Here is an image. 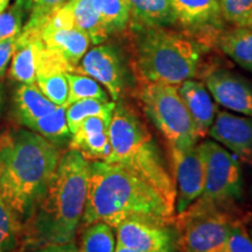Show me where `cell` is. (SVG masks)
Masks as SVG:
<instances>
[{"label": "cell", "mask_w": 252, "mask_h": 252, "mask_svg": "<svg viewBox=\"0 0 252 252\" xmlns=\"http://www.w3.org/2000/svg\"><path fill=\"white\" fill-rule=\"evenodd\" d=\"M249 231H250V235H251V237H252V228H251L250 230H249Z\"/></svg>", "instance_id": "37"}, {"label": "cell", "mask_w": 252, "mask_h": 252, "mask_svg": "<svg viewBox=\"0 0 252 252\" xmlns=\"http://www.w3.org/2000/svg\"><path fill=\"white\" fill-rule=\"evenodd\" d=\"M74 72L93 77L106 88L113 102L118 100L126 88V69L121 55L111 46H97L86 53Z\"/></svg>", "instance_id": "10"}, {"label": "cell", "mask_w": 252, "mask_h": 252, "mask_svg": "<svg viewBox=\"0 0 252 252\" xmlns=\"http://www.w3.org/2000/svg\"><path fill=\"white\" fill-rule=\"evenodd\" d=\"M208 133L239 160L252 165V117L219 111Z\"/></svg>", "instance_id": "13"}, {"label": "cell", "mask_w": 252, "mask_h": 252, "mask_svg": "<svg viewBox=\"0 0 252 252\" xmlns=\"http://www.w3.org/2000/svg\"><path fill=\"white\" fill-rule=\"evenodd\" d=\"M171 252H174V251H171Z\"/></svg>", "instance_id": "40"}, {"label": "cell", "mask_w": 252, "mask_h": 252, "mask_svg": "<svg viewBox=\"0 0 252 252\" xmlns=\"http://www.w3.org/2000/svg\"><path fill=\"white\" fill-rule=\"evenodd\" d=\"M224 252H252L250 231L241 220H235L226 239Z\"/></svg>", "instance_id": "33"}, {"label": "cell", "mask_w": 252, "mask_h": 252, "mask_svg": "<svg viewBox=\"0 0 252 252\" xmlns=\"http://www.w3.org/2000/svg\"><path fill=\"white\" fill-rule=\"evenodd\" d=\"M111 154L105 161L124 165L153 184L175 204V182L149 128L124 104H116L109 125Z\"/></svg>", "instance_id": "5"}, {"label": "cell", "mask_w": 252, "mask_h": 252, "mask_svg": "<svg viewBox=\"0 0 252 252\" xmlns=\"http://www.w3.org/2000/svg\"><path fill=\"white\" fill-rule=\"evenodd\" d=\"M178 90L193 119L198 137H203L216 117V106L212 94L203 83L193 78L182 82Z\"/></svg>", "instance_id": "17"}, {"label": "cell", "mask_w": 252, "mask_h": 252, "mask_svg": "<svg viewBox=\"0 0 252 252\" xmlns=\"http://www.w3.org/2000/svg\"><path fill=\"white\" fill-rule=\"evenodd\" d=\"M34 252H78L77 248L75 247L74 242L68 244H60V245H47V247L39 248Z\"/></svg>", "instance_id": "35"}, {"label": "cell", "mask_w": 252, "mask_h": 252, "mask_svg": "<svg viewBox=\"0 0 252 252\" xmlns=\"http://www.w3.org/2000/svg\"><path fill=\"white\" fill-rule=\"evenodd\" d=\"M116 109V102L113 100H100L94 98L81 99L65 106V116L69 130L72 133L84 119L94 116L100 117H112Z\"/></svg>", "instance_id": "23"}, {"label": "cell", "mask_w": 252, "mask_h": 252, "mask_svg": "<svg viewBox=\"0 0 252 252\" xmlns=\"http://www.w3.org/2000/svg\"><path fill=\"white\" fill-rule=\"evenodd\" d=\"M69 2L72 6L75 26L87 33L94 45H99L108 39L110 35L109 32L104 26L99 14L94 8L91 0H77Z\"/></svg>", "instance_id": "22"}, {"label": "cell", "mask_w": 252, "mask_h": 252, "mask_svg": "<svg viewBox=\"0 0 252 252\" xmlns=\"http://www.w3.org/2000/svg\"><path fill=\"white\" fill-rule=\"evenodd\" d=\"M178 24L189 32H209L222 27L220 0H168Z\"/></svg>", "instance_id": "15"}, {"label": "cell", "mask_w": 252, "mask_h": 252, "mask_svg": "<svg viewBox=\"0 0 252 252\" xmlns=\"http://www.w3.org/2000/svg\"><path fill=\"white\" fill-rule=\"evenodd\" d=\"M132 24L140 26L171 27L178 19L168 0H126Z\"/></svg>", "instance_id": "20"}, {"label": "cell", "mask_w": 252, "mask_h": 252, "mask_svg": "<svg viewBox=\"0 0 252 252\" xmlns=\"http://www.w3.org/2000/svg\"><path fill=\"white\" fill-rule=\"evenodd\" d=\"M223 20L234 27L252 25V0H220Z\"/></svg>", "instance_id": "30"}, {"label": "cell", "mask_w": 252, "mask_h": 252, "mask_svg": "<svg viewBox=\"0 0 252 252\" xmlns=\"http://www.w3.org/2000/svg\"><path fill=\"white\" fill-rule=\"evenodd\" d=\"M42 41L39 31L23 30L17 37L11 76L21 83H35L37 58Z\"/></svg>", "instance_id": "18"}, {"label": "cell", "mask_w": 252, "mask_h": 252, "mask_svg": "<svg viewBox=\"0 0 252 252\" xmlns=\"http://www.w3.org/2000/svg\"><path fill=\"white\" fill-rule=\"evenodd\" d=\"M175 204L153 184L117 162L94 160L89 166L84 224L105 222L116 228L125 220L168 225Z\"/></svg>", "instance_id": "1"}, {"label": "cell", "mask_w": 252, "mask_h": 252, "mask_svg": "<svg viewBox=\"0 0 252 252\" xmlns=\"http://www.w3.org/2000/svg\"><path fill=\"white\" fill-rule=\"evenodd\" d=\"M109 34L124 31L131 21L130 7L126 0H91Z\"/></svg>", "instance_id": "25"}, {"label": "cell", "mask_w": 252, "mask_h": 252, "mask_svg": "<svg viewBox=\"0 0 252 252\" xmlns=\"http://www.w3.org/2000/svg\"><path fill=\"white\" fill-rule=\"evenodd\" d=\"M17 37L18 36L0 41V74L6 68L9 59L13 56L15 46H17Z\"/></svg>", "instance_id": "34"}, {"label": "cell", "mask_w": 252, "mask_h": 252, "mask_svg": "<svg viewBox=\"0 0 252 252\" xmlns=\"http://www.w3.org/2000/svg\"><path fill=\"white\" fill-rule=\"evenodd\" d=\"M111 118L88 117L71 133L70 149L76 150L87 160H105L111 154L109 125Z\"/></svg>", "instance_id": "14"}, {"label": "cell", "mask_w": 252, "mask_h": 252, "mask_svg": "<svg viewBox=\"0 0 252 252\" xmlns=\"http://www.w3.org/2000/svg\"><path fill=\"white\" fill-rule=\"evenodd\" d=\"M19 223L0 195V252H8L13 248Z\"/></svg>", "instance_id": "31"}, {"label": "cell", "mask_w": 252, "mask_h": 252, "mask_svg": "<svg viewBox=\"0 0 252 252\" xmlns=\"http://www.w3.org/2000/svg\"><path fill=\"white\" fill-rule=\"evenodd\" d=\"M68 0H17V4L28 15V21L23 30L41 31L46 21L56 9L62 7Z\"/></svg>", "instance_id": "27"}, {"label": "cell", "mask_w": 252, "mask_h": 252, "mask_svg": "<svg viewBox=\"0 0 252 252\" xmlns=\"http://www.w3.org/2000/svg\"><path fill=\"white\" fill-rule=\"evenodd\" d=\"M69 84V96L67 106L69 104L81 99L94 98L100 100H110L108 94L103 90L100 84L93 77L78 72H67Z\"/></svg>", "instance_id": "28"}, {"label": "cell", "mask_w": 252, "mask_h": 252, "mask_svg": "<svg viewBox=\"0 0 252 252\" xmlns=\"http://www.w3.org/2000/svg\"><path fill=\"white\" fill-rule=\"evenodd\" d=\"M206 184L195 203L220 207L243 196V174L239 159L216 141H204Z\"/></svg>", "instance_id": "7"}, {"label": "cell", "mask_w": 252, "mask_h": 252, "mask_svg": "<svg viewBox=\"0 0 252 252\" xmlns=\"http://www.w3.org/2000/svg\"><path fill=\"white\" fill-rule=\"evenodd\" d=\"M25 17L24 9L17 2L7 11L0 12V41L18 36L23 31Z\"/></svg>", "instance_id": "32"}, {"label": "cell", "mask_w": 252, "mask_h": 252, "mask_svg": "<svg viewBox=\"0 0 252 252\" xmlns=\"http://www.w3.org/2000/svg\"><path fill=\"white\" fill-rule=\"evenodd\" d=\"M27 127L53 144L68 139L71 135L65 116V106H58L53 112L30 123Z\"/></svg>", "instance_id": "24"}, {"label": "cell", "mask_w": 252, "mask_h": 252, "mask_svg": "<svg viewBox=\"0 0 252 252\" xmlns=\"http://www.w3.org/2000/svg\"><path fill=\"white\" fill-rule=\"evenodd\" d=\"M14 103L18 119L25 126L58 108L56 104L47 98L35 83L21 84L15 91Z\"/></svg>", "instance_id": "19"}, {"label": "cell", "mask_w": 252, "mask_h": 252, "mask_svg": "<svg viewBox=\"0 0 252 252\" xmlns=\"http://www.w3.org/2000/svg\"><path fill=\"white\" fill-rule=\"evenodd\" d=\"M87 226L82 234L78 252H115L117 241L111 225L99 220Z\"/></svg>", "instance_id": "26"}, {"label": "cell", "mask_w": 252, "mask_h": 252, "mask_svg": "<svg viewBox=\"0 0 252 252\" xmlns=\"http://www.w3.org/2000/svg\"><path fill=\"white\" fill-rule=\"evenodd\" d=\"M137 71L144 83L180 86L196 76L202 47L169 27L132 24Z\"/></svg>", "instance_id": "4"}, {"label": "cell", "mask_w": 252, "mask_h": 252, "mask_svg": "<svg viewBox=\"0 0 252 252\" xmlns=\"http://www.w3.org/2000/svg\"><path fill=\"white\" fill-rule=\"evenodd\" d=\"M220 48L232 61L252 72V28L235 27L220 36Z\"/></svg>", "instance_id": "21"}, {"label": "cell", "mask_w": 252, "mask_h": 252, "mask_svg": "<svg viewBox=\"0 0 252 252\" xmlns=\"http://www.w3.org/2000/svg\"><path fill=\"white\" fill-rule=\"evenodd\" d=\"M40 36L43 46L61 56L74 68V71L91 43L88 34L76 26L62 28L43 26L40 31Z\"/></svg>", "instance_id": "16"}, {"label": "cell", "mask_w": 252, "mask_h": 252, "mask_svg": "<svg viewBox=\"0 0 252 252\" xmlns=\"http://www.w3.org/2000/svg\"><path fill=\"white\" fill-rule=\"evenodd\" d=\"M67 72L56 71L50 74L37 75L36 83L42 94L58 106H67L69 84Z\"/></svg>", "instance_id": "29"}, {"label": "cell", "mask_w": 252, "mask_h": 252, "mask_svg": "<svg viewBox=\"0 0 252 252\" xmlns=\"http://www.w3.org/2000/svg\"><path fill=\"white\" fill-rule=\"evenodd\" d=\"M68 1H71V2H74V1H77V0H68Z\"/></svg>", "instance_id": "38"}, {"label": "cell", "mask_w": 252, "mask_h": 252, "mask_svg": "<svg viewBox=\"0 0 252 252\" xmlns=\"http://www.w3.org/2000/svg\"><path fill=\"white\" fill-rule=\"evenodd\" d=\"M117 243L144 252H171L175 234L168 225L145 220H125L116 226Z\"/></svg>", "instance_id": "11"}, {"label": "cell", "mask_w": 252, "mask_h": 252, "mask_svg": "<svg viewBox=\"0 0 252 252\" xmlns=\"http://www.w3.org/2000/svg\"><path fill=\"white\" fill-rule=\"evenodd\" d=\"M179 243L184 252H224L232 220L219 207L194 203L180 215Z\"/></svg>", "instance_id": "8"}, {"label": "cell", "mask_w": 252, "mask_h": 252, "mask_svg": "<svg viewBox=\"0 0 252 252\" xmlns=\"http://www.w3.org/2000/svg\"><path fill=\"white\" fill-rule=\"evenodd\" d=\"M89 160L76 150L60 159L45 193L30 217L27 241L31 245L72 243L87 202Z\"/></svg>", "instance_id": "3"}, {"label": "cell", "mask_w": 252, "mask_h": 252, "mask_svg": "<svg viewBox=\"0 0 252 252\" xmlns=\"http://www.w3.org/2000/svg\"><path fill=\"white\" fill-rule=\"evenodd\" d=\"M60 159L55 145L34 131L0 137V195L18 223L30 220Z\"/></svg>", "instance_id": "2"}, {"label": "cell", "mask_w": 252, "mask_h": 252, "mask_svg": "<svg viewBox=\"0 0 252 252\" xmlns=\"http://www.w3.org/2000/svg\"><path fill=\"white\" fill-rule=\"evenodd\" d=\"M213 99L230 111L252 117V84L225 69H215L206 77Z\"/></svg>", "instance_id": "12"}, {"label": "cell", "mask_w": 252, "mask_h": 252, "mask_svg": "<svg viewBox=\"0 0 252 252\" xmlns=\"http://www.w3.org/2000/svg\"><path fill=\"white\" fill-rule=\"evenodd\" d=\"M139 98L147 117L171 145L172 154L198 143L200 137L176 86L145 83Z\"/></svg>", "instance_id": "6"}, {"label": "cell", "mask_w": 252, "mask_h": 252, "mask_svg": "<svg viewBox=\"0 0 252 252\" xmlns=\"http://www.w3.org/2000/svg\"><path fill=\"white\" fill-rule=\"evenodd\" d=\"M115 252H144V251L134 250V249L124 247V245H121L117 243V245H116V249H115Z\"/></svg>", "instance_id": "36"}, {"label": "cell", "mask_w": 252, "mask_h": 252, "mask_svg": "<svg viewBox=\"0 0 252 252\" xmlns=\"http://www.w3.org/2000/svg\"><path fill=\"white\" fill-rule=\"evenodd\" d=\"M176 179L175 210L179 215L187 212L203 193L206 184V147L194 145L185 152L172 154Z\"/></svg>", "instance_id": "9"}, {"label": "cell", "mask_w": 252, "mask_h": 252, "mask_svg": "<svg viewBox=\"0 0 252 252\" xmlns=\"http://www.w3.org/2000/svg\"><path fill=\"white\" fill-rule=\"evenodd\" d=\"M250 28H252V25H251V26H250Z\"/></svg>", "instance_id": "39"}]
</instances>
